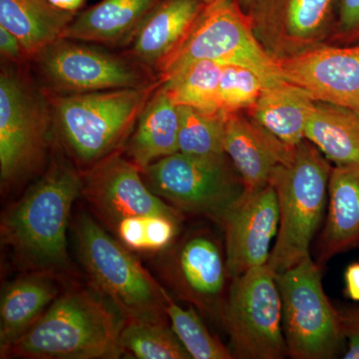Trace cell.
<instances>
[{
  "mask_svg": "<svg viewBox=\"0 0 359 359\" xmlns=\"http://www.w3.org/2000/svg\"><path fill=\"white\" fill-rule=\"evenodd\" d=\"M83 175L56 158L1 221L2 242L25 264L39 271L69 268L67 228L71 210L82 192Z\"/></svg>",
  "mask_w": 359,
  "mask_h": 359,
  "instance_id": "1",
  "label": "cell"
},
{
  "mask_svg": "<svg viewBox=\"0 0 359 359\" xmlns=\"http://www.w3.org/2000/svg\"><path fill=\"white\" fill-rule=\"evenodd\" d=\"M163 82L142 88L49 94L55 136L80 171H89L121 151L142 110Z\"/></svg>",
  "mask_w": 359,
  "mask_h": 359,
  "instance_id": "2",
  "label": "cell"
},
{
  "mask_svg": "<svg viewBox=\"0 0 359 359\" xmlns=\"http://www.w3.org/2000/svg\"><path fill=\"white\" fill-rule=\"evenodd\" d=\"M124 321L96 295L84 290H70L58 295L1 358H119Z\"/></svg>",
  "mask_w": 359,
  "mask_h": 359,
  "instance_id": "3",
  "label": "cell"
},
{
  "mask_svg": "<svg viewBox=\"0 0 359 359\" xmlns=\"http://www.w3.org/2000/svg\"><path fill=\"white\" fill-rule=\"evenodd\" d=\"M332 170V163L304 139L290 162L271 177L269 184L278 197L280 224L268 264L276 273L311 257L309 247L327 212Z\"/></svg>",
  "mask_w": 359,
  "mask_h": 359,
  "instance_id": "4",
  "label": "cell"
},
{
  "mask_svg": "<svg viewBox=\"0 0 359 359\" xmlns=\"http://www.w3.org/2000/svg\"><path fill=\"white\" fill-rule=\"evenodd\" d=\"M21 65H2L0 74V180L13 188L39 172L54 132L50 95Z\"/></svg>",
  "mask_w": 359,
  "mask_h": 359,
  "instance_id": "5",
  "label": "cell"
},
{
  "mask_svg": "<svg viewBox=\"0 0 359 359\" xmlns=\"http://www.w3.org/2000/svg\"><path fill=\"white\" fill-rule=\"evenodd\" d=\"M74 233L85 271L124 320H166L167 292L126 245L86 214L80 215Z\"/></svg>",
  "mask_w": 359,
  "mask_h": 359,
  "instance_id": "6",
  "label": "cell"
},
{
  "mask_svg": "<svg viewBox=\"0 0 359 359\" xmlns=\"http://www.w3.org/2000/svg\"><path fill=\"white\" fill-rule=\"evenodd\" d=\"M211 60L254 71L266 86L283 81L282 70L257 39L249 13L238 0H212L159 78L166 81L192 63Z\"/></svg>",
  "mask_w": 359,
  "mask_h": 359,
  "instance_id": "7",
  "label": "cell"
},
{
  "mask_svg": "<svg viewBox=\"0 0 359 359\" xmlns=\"http://www.w3.org/2000/svg\"><path fill=\"white\" fill-rule=\"evenodd\" d=\"M142 176L155 195L178 211L218 224L245 191L226 154L201 157L177 152L144 168Z\"/></svg>",
  "mask_w": 359,
  "mask_h": 359,
  "instance_id": "8",
  "label": "cell"
},
{
  "mask_svg": "<svg viewBox=\"0 0 359 359\" xmlns=\"http://www.w3.org/2000/svg\"><path fill=\"white\" fill-rule=\"evenodd\" d=\"M282 299L283 330L287 355L332 359L344 348L339 313L321 283V266L311 257L276 273Z\"/></svg>",
  "mask_w": 359,
  "mask_h": 359,
  "instance_id": "9",
  "label": "cell"
},
{
  "mask_svg": "<svg viewBox=\"0 0 359 359\" xmlns=\"http://www.w3.org/2000/svg\"><path fill=\"white\" fill-rule=\"evenodd\" d=\"M233 358L282 359L287 355L282 299L268 264L231 278L222 309Z\"/></svg>",
  "mask_w": 359,
  "mask_h": 359,
  "instance_id": "10",
  "label": "cell"
},
{
  "mask_svg": "<svg viewBox=\"0 0 359 359\" xmlns=\"http://www.w3.org/2000/svg\"><path fill=\"white\" fill-rule=\"evenodd\" d=\"M32 59L40 85L50 95L142 88L161 79L123 52L104 50L80 40H56Z\"/></svg>",
  "mask_w": 359,
  "mask_h": 359,
  "instance_id": "11",
  "label": "cell"
},
{
  "mask_svg": "<svg viewBox=\"0 0 359 359\" xmlns=\"http://www.w3.org/2000/svg\"><path fill=\"white\" fill-rule=\"evenodd\" d=\"M257 39L276 60L323 45L337 25V0H261L249 11Z\"/></svg>",
  "mask_w": 359,
  "mask_h": 359,
  "instance_id": "12",
  "label": "cell"
},
{
  "mask_svg": "<svg viewBox=\"0 0 359 359\" xmlns=\"http://www.w3.org/2000/svg\"><path fill=\"white\" fill-rule=\"evenodd\" d=\"M165 276L183 301L221 320L230 276L226 254L211 233L194 231L184 238L168 257Z\"/></svg>",
  "mask_w": 359,
  "mask_h": 359,
  "instance_id": "13",
  "label": "cell"
},
{
  "mask_svg": "<svg viewBox=\"0 0 359 359\" xmlns=\"http://www.w3.org/2000/svg\"><path fill=\"white\" fill-rule=\"evenodd\" d=\"M82 195L106 224L144 215H166L183 219V212L155 195L142 170L121 151L83 174Z\"/></svg>",
  "mask_w": 359,
  "mask_h": 359,
  "instance_id": "14",
  "label": "cell"
},
{
  "mask_svg": "<svg viewBox=\"0 0 359 359\" xmlns=\"http://www.w3.org/2000/svg\"><path fill=\"white\" fill-rule=\"evenodd\" d=\"M219 226L224 233V254L230 278L268 264L271 241L278 235L280 210L273 185L243 194Z\"/></svg>",
  "mask_w": 359,
  "mask_h": 359,
  "instance_id": "15",
  "label": "cell"
},
{
  "mask_svg": "<svg viewBox=\"0 0 359 359\" xmlns=\"http://www.w3.org/2000/svg\"><path fill=\"white\" fill-rule=\"evenodd\" d=\"M283 79L309 92L314 100L359 111V45H320L278 60Z\"/></svg>",
  "mask_w": 359,
  "mask_h": 359,
  "instance_id": "16",
  "label": "cell"
},
{
  "mask_svg": "<svg viewBox=\"0 0 359 359\" xmlns=\"http://www.w3.org/2000/svg\"><path fill=\"white\" fill-rule=\"evenodd\" d=\"M203 0H161L139 26L123 53L159 77L202 13Z\"/></svg>",
  "mask_w": 359,
  "mask_h": 359,
  "instance_id": "17",
  "label": "cell"
},
{
  "mask_svg": "<svg viewBox=\"0 0 359 359\" xmlns=\"http://www.w3.org/2000/svg\"><path fill=\"white\" fill-rule=\"evenodd\" d=\"M294 149L287 147L248 114L226 116L224 153L244 182L245 192L269 185L276 170L292 159Z\"/></svg>",
  "mask_w": 359,
  "mask_h": 359,
  "instance_id": "18",
  "label": "cell"
},
{
  "mask_svg": "<svg viewBox=\"0 0 359 359\" xmlns=\"http://www.w3.org/2000/svg\"><path fill=\"white\" fill-rule=\"evenodd\" d=\"M359 247V161L332 167L325 224L318 241L321 268L332 257Z\"/></svg>",
  "mask_w": 359,
  "mask_h": 359,
  "instance_id": "19",
  "label": "cell"
},
{
  "mask_svg": "<svg viewBox=\"0 0 359 359\" xmlns=\"http://www.w3.org/2000/svg\"><path fill=\"white\" fill-rule=\"evenodd\" d=\"M161 0H100L80 11L62 39L125 47Z\"/></svg>",
  "mask_w": 359,
  "mask_h": 359,
  "instance_id": "20",
  "label": "cell"
},
{
  "mask_svg": "<svg viewBox=\"0 0 359 359\" xmlns=\"http://www.w3.org/2000/svg\"><path fill=\"white\" fill-rule=\"evenodd\" d=\"M180 106L164 82L142 110L127 141L126 155L141 170L156 161L179 152Z\"/></svg>",
  "mask_w": 359,
  "mask_h": 359,
  "instance_id": "21",
  "label": "cell"
},
{
  "mask_svg": "<svg viewBox=\"0 0 359 359\" xmlns=\"http://www.w3.org/2000/svg\"><path fill=\"white\" fill-rule=\"evenodd\" d=\"M49 271L18 278L2 292L0 301V351L6 353L57 299L59 290Z\"/></svg>",
  "mask_w": 359,
  "mask_h": 359,
  "instance_id": "22",
  "label": "cell"
},
{
  "mask_svg": "<svg viewBox=\"0 0 359 359\" xmlns=\"http://www.w3.org/2000/svg\"><path fill=\"white\" fill-rule=\"evenodd\" d=\"M316 100L287 80L266 86L248 115L290 148L304 140L306 123Z\"/></svg>",
  "mask_w": 359,
  "mask_h": 359,
  "instance_id": "23",
  "label": "cell"
},
{
  "mask_svg": "<svg viewBox=\"0 0 359 359\" xmlns=\"http://www.w3.org/2000/svg\"><path fill=\"white\" fill-rule=\"evenodd\" d=\"M76 14L48 0H0V26L18 37L29 59L62 39Z\"/></svg>",
  "mask_w": 359,
  "mask_h": 359,
  "instance_id": "24",
  "label": "cell"
},
{
  "mask_svg": "<svg viewBox=\"0 0 359 359\" xmlns=\"http://www.w3.org/2000/svg\"><path fill=\"white\" fill-rule=\"evenodd\" d=\"M304 138L334 166L359 161V111L316 101L306 123Z\"/></svg>",
  "mask_w": 359,
  "mask_h": 359,
  "instance_id": "25",
  "label": "cell"
},
{
  "mask_svg": "<svg viewBox=\"0 0 359 359\" xmlns=\"http://www.w3.org/2000/svg\"><path fill=\"white\" fill-rule=\"evenodd\" d=\"M223 66L211 60L197 61L164 81V86L177 105L223 114L219 102Z\"/></svg>",
  "mask_w": 359,
  "mask_h": 359,
  "instance_id": "26",
  "label": "cell"
},
{
  "mask_svg": "<svg viewBox=\"0 0 359 359\" xmlns=\"http://www.w3.org/2000/svg\"><path fill=\"white\" fill-rule=\"evenodd\" d=\"M119 342L122 353L135 358H192L166 320H125Z\"/></svg>",
  "mask_w": 359,
  "mask_h": 359,
  "instance_id": "27",
  "label": "cell"
},
{
  "mask_svg": "<svg viewBox=\"0 0 359 359\" xmlns=\"http://www.w3.org/2000/svg\"><path fill=\"white\" fill-rule=\"evenodd\" d=\"M226 116L208 114L191 106H180L179 152L201 157L226 154Z\"/></svg>",
  "mask_w": 359,
  "mask_h": 359,
  "instance_id": "28",
  "label": "cell"
},
{
  "mask_svg": "<svg viewBox=\"0 0 359 359\" xmlns=\"http://www.w3.org/2000/svg\"><path fill=\"white\" fill-rule=\"evenodd\" d=\"M171 327L194 359H231V349L210 332L199 314L191 306L182 308L168 294L165 306Z\"/></svg>",
  "mask_w": 359,
  "mask_h": 359,
  "instance_id": "29",
  "label": "cell"
},
{
  "mask_svg": "<svg viewBox=\"0 0 359 359\" xmlns=\"http://www.w3.org/2000/svg\"><path fill=\"white\" fill-rule=\"evenodd\" d=\"M181 221L166 215H144L122 219L115 229L120 242L130 250L155 252L172 245Z\"/></svg>",
  "mask_w": 359,
  "mask_h": 359,
  "instance_id": "30",
  "label": "cell"
},
{
  "mask_svg": "<svg viewBox=\"0 0 359 359\" xmlns=\"http://www.w3.org/2000/svg\"><path fill=\"white\" fill-rule=\"evenodd\" d=\"M266 87L254 71L243 66L224 65L219 88V102L224 115L244 112L254 107Z\"/></svg>",
  "mask_w": 359,
  "mask_h": 359,
  "instance_id": "31",
  "label": "cell"
},
{
  "mask_svg": "<svg viewBox=\"0 0 359 359\" xmlns=\"http://www.w3.org/2000/svg\"><path fill=\"white\" fill-rule=\"evenodd\" d=\"M335 32L342 39H359V0H337Z\"/></svg>",
  "mask_w": 359,
  "mask_h": 359,
  "instance_id": "32",
  "label": "cell"
},
{
  "mask_svg": "<svg viewBox=\"0 0 359 359\" xmlns=\"http://www.w3.org/2000/svg\"><path fill=\"white\" fill-rule=\"evenodd\" d=\"M344 339L348 342L344 358L359 359V308L339 311Z\"/></svg>",
  "mask_w": 359,
  "mask_h": 359,
  "instance_id": "33",
  "label": "cell"
},
{
  "mask_svg": "<svg viewBox=\"0 0 359 359\" xmlns=\"http://www.w3.org/2000/svg\"><path fill=\"white\" fill-rule=\"evenodd\" d=\"M0 52H1L2 58L16 65H22L29 59L18 37L1 26H0Z\"/></svg>",
  "mask_w": 359,
  "mask_h": 359,
  "instance_id": "34",
  "label": "cell"
},
{
  "mask_svg": "<svg viewBox=\"0 0 359 359\" xmlns=\"http://www.w3.org/2000/svg\"><path fill=\"white\" fill-rule=\"evenodd\" d=\"M344 282L346 297L359 302V263L347 266L344 273Z\"/></svg>",
  "mask_w": 359,
  "mask_h": 359,
  "instance_id": "35",
  "label": "cell"
},
{
  "mask_svg": "<svg viewBox=\"0 0 359 359\" xmlns=\"http://www.w3.org/2000/svg\"><path fill=\"white\" fill-rule=\"evenodd\" d=\"M48 1L62 11L78 13L83 8L87 0H48Z\"/></svg>",
  "mask_w": 359,
  "mask_h": 359,
  "instance_id": "36",
  "label": "cell"
},
{
  "mask_svg": "<svg viewBox=\"0 0 359 359\" xmlns=\"http://www.w3.org/2000/svg\"><path fill=\"white\" fill-rule=\"evenodd\" d=\"M261 1V0H238V2H240L241 6H242L243 8H244V11L245 13H249L250 9L252 8L257 2Z\"/></svg>",
  "mask_w": 359,
  "mask_h": 359,
  "instance_id": "37",
  "label": "cell"
},
{
  "mask_svg": "<svg viewBox=\"0 0 359 359\" xmlns=\"http://www.w3.org/2000/svg\"><path fill=\"white\" fill-rule=\"evenodd\" d=\"M203 1H204L205 4H210V2H212V0H203Z\"/></svg>",
  "mask_w": 359,
  "mask_h": 359,
  "instance_id": "38",
  "label": "cell"
}]
</instances>
